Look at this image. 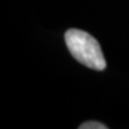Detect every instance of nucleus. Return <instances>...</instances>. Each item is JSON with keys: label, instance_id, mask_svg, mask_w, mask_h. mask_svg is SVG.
Instances as JSON below:
<instances>
[{"label": "nucleus", "instance_id": "f03ea898", "mask_svg": "<svg viewBox=\"0 0 129 129\" xmlns=\"http://www.w3.org/2000/svg\"><path fill=\"white\" fill-rule=\"evenodd\" d=\"M80 129H107V125L102 124L99 121H86L79 125Z\"/></svg>", "mask_w": 129, "mask_h": 129}, {"label": "nucleus", "instance_id": "f257e3e1", "mask_svg": "<svg viewBox=\"0 0 129 129\" xmlns=\"http://www.w3.org/2000/svg\"><path fill=\"white\" fill-rule=\"evenodd\" d=\"M66 46L71 55L82 64L92 70L102 71L107 66L99 42L90 33L80 29H69L64 33Z\"/></svg>", "mask_w": 129, "mask_h": 129}]
</instances>
